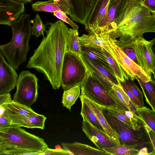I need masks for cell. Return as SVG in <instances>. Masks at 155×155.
I'll list each match as a JSON object with an SVG mask.
<instances>
[{
	"label": "cell",
	"mask_w": 155,
	"mask_h": 155,
	"mask_svg": "<svg viewBox=\"0 0 155 155\" xmlns=\"http://www.w3.org/2000/svg\"><path fill=\"white\" fill-rule=\"evenodd\" d=\"M46 35L28 61L26 68H34L44 75L54 90L61 86L62 70L67 48L69 28L58 20L47 22Z\"/></svg>",
	"instance_id": "6da1fadb"
},
{
	"label": "cell",
	"mask_w": 155,
	"mask_h": 155,
	"mask_svg": "<svg viewBox=\"0 0 155 155\" xmlns=\"http://www.w3.org/2000/svg\"><path fill=\"white\" fill-rule=\"evenodd\" d=\"M150 32H155V20L151 12L137 0H129L120 21L108 35L114 40L125 35L135 38Z\"/></svg>",
	"instance_id": "7a4b0ae2"
},
{
	"label": "cell",
	"mask_w": 155,
	"mask_h": 155,
	"mask_svg": "<svg viewBox=\"0 0 155 155\" xmlns=\"http://www.w3.org/2000/svg\"><path fill=\"white\" fill-rule=\"evenodd\" d=\"M31 24L30 15L23 14L9 25L12 31L11 41L0 45V51L15 70H18V67L26 61L31 35Z\"/></svg>",
	"instance_id": "3957f363"
},
{
	"label": "cell",
	"mask_w": 155,
	"mask_h": 155,
	"mask_svg": "<svg viewBox=\"0 0 155 155\" xmlns=\"http://www.w3.org/2000/svg\"><path fill=\"white\" fill-rule=\"evenodd\" d=\"M0 143L42 153L48 147L42 138L14 125L0 128Z\"/></svg>",
	"instance_id": "277c9868"
},
{
	"label": "cell",
	"mask_w": 155,
	"mask_h": 155,
	"mask_svg": "<svg viewBox=\"0 0 155 155\" xmlns=\"http://www.w3.org/2000/svg\"><path fill=\"white\" fill-rule=\"evenodd\" d=\"M103 108L104 115L111 127L118 134L120 144L135 146L139 150L149 146L150 140L144 127L139 130H134L132 127L110 115Z\"/></svg>",
	"instance_id": "5b68a950"
},
{
	"label": "cell",
	"mask_w": 155,
	"mask_h": 155,
	"mask_svg": "<svg viewBox=\"0 0 155 155\" xmlns=\"http://www.w3.org/2000/svg\"><path fill=\"white\" fill-rule=\"evenodd\" d=\"M87 75V68L77 54L66 51L63 63L61 86L64 91L80 86Z\"/></svg>",
	"instance_id": "8992f818"
},
{
	"label": "cell",
	"mask_w": 155,
	"mask_h": 155,
	"mask_svg": "<svg viewBox=\"0 0 155 155\" xmlns=\"http://www.w3.org/2000/svg\"><path fill=\"white\" fill-rule=\"evenodd\" d=\"M80 87L81 95L103 107H116L115 99L117 97L114 91H109L88 68L87 78Z\"/></svg>",
	"instance_id": "52a82bcc"
},
{
	"label": "cell",
	"mask_w": 155,
	"mask_h": 155,
	"mask_svg": "<svg viewBox=\"0 0 155 155\" xmlns=\"http://www.w3.org/2000/svg\"><path fill=\"white\" fill-rule=\"evenodd\" d=\"M101 35L114 52L117 62L128 79L134 81L137 77L141 81L147 82L152 80L151 74L147 72L128 57L107 33Z\"/></svg>",
	"instance_id": "ba28073f"
},
{
	"label": "cell",
	"mask_w": 155,
	"mask_h": 155,
	"mask_svg": "<svg viewBox=\"0 0 155 155\" xmlns=\"http://www.w3.org/2000/svg\"><path fill=\"white\" fill-rule=\"evenodd\" d=\"M38 81L35 74L28 70L22 71L18 79L13 101L31 107L38 97Z\"/></svg>",
	"instance_id": "9c48e42d"
},
{
	"label": "cell",
	"mask_w": 155,
	"mask_h": 155,
	"mask_svg": "<svg viewBox=\"0 0 155 155\" xmlns=\"http://www.w3.org/2000/svg\"><path fill=\"white\" fill-rule=\"evenodd\" d=\"M129 0H109L106 14L89 35L107 33L114 31L120 21Z\"/></svg>",
	"instance_id": "30bf717a"
},
{
	"label": "cell",
	"mask_w": 155,
	"mask_h": 155,
	"mask_svg": "<svg viewBox=\"0 0 155 155\" xmlns=\"http://www.w3.org/2000/svg\"><path fill=\"white\" fill-rule=\"evenodd\" d=\"M155 37L147 41L143 36L135 38L134 48L140 66L148 73H153L155 68V54L152 47Z\"/></svg>",
	"instance_id": "8fae6325"
},
{
	"label": "cell",
	"mask_w": 155,
	"mask_h": 155,
	"mask_svg": "<svg viewBox=\"0 0 155 155\" xmlns=\"http://www.w3.org/2000/svg\"><path fill=\"white\" fill-rule=\"evenodd\" d=\"M81 115L83 118L82 130L98 149L103 150L104 148L117 145L105 132L92 124L84 115Z\"/></svg>",
	"instance_id": "7c38bea8"
},
{
	"label": "cell",
	"mask_w": 155,
	"mask_h": 155,
	"mask_svg": "<svg viewBox=\"0 0 155 155\" xmlns=\"http://www.w3.org/2000/svg\"><path fill=\"white\" fill-rule=\"evenodd\" d=\"M25 3L16 0H0V24L8 25L24 14Z\"/></svg>",
	"instance_id": "4fadbf2b"
},
{
	"label": "cell",
	"mask_w": 155,
	"mask_h": 155,
	"mask_svg": "<svg viewBox=\"0 0 155 155\" xmlns=\"http://www.w3.org/2000/svg\"><path fill=\"white\" fill-rule=\"evenodd\" d=\"M15 70L0 51V94L9 93L16 87L18 76Z\"/></svg>",
	"instance_id": "5bb4252c"
},
{
	"label": "cell",
	"mask_w": 155,
	"mask_h": 155,
	"mask_svg": "<svg viewBox=\"0 0 155 155\" xmlns=\"http://www.w3.org/2000/svg\"><path fill=\"white\" fill-rule=\"evenodd\" d=\"M70 18L84 25L94 5L90 0H68Z\"/></svg>",
	"instance_id": "9a60e30c"
},
{
	"label": "cell",
	"mask_w": 155,
	"mask_h": 155,
	"mask_svg": "<svg viewBox=\"0 0 155 155\" xmlns=\"http://www.w3.org/2000/svg\"><path fill=\"white\" fill-rule=\"evenodd\" d=\"M81 100L85 102L94 112L105 132L117 145L120 144L119 135L110 127L103 113V108L86 97L81 95Z\"/></svg>",
	"instance_id": "2e32d148"
},
{
	"label": "cell",
	"mask_w": 155,
	"mask_h": 155,
	"mask_svg": "<svg viewBox=\"0 0 155 155\" xmlns=\"http://www.w3.org/2000/svg\"><path fill=\"white\" fill-rule=\"evenodd\" d=\"M12 125L28 128L44 129L46 117L36 113L31 115H21L9 114Z\"/></svg>",
	"instance_id": "e0dca14e"
},
{
	"label": "cell",
	"mask_w": 155,
	"mask_h": 155,
	"mask_svg": "<svg viewBox=\"0 0 155 155\" xmlns=\"http://www.w3.org/2000/svg\"><path fill=\"white\" fill-rule=\"evenodd\" d=\"M109 0H97L85 24V29L89 32L92 30L105 17Z\"/></svg>",
	"instance_id": "ac0fdd59"
},
{
	"label": "cell",
	"mask_w": 155,
	"mask_h": 155,
	"mask_svg": "<svg viewBox=\"0 0 155 155\" xmlns=\"http://www.w3.org/2000/svg\"><path fill=\"white\" fill-rule=\"evenodd\" d=\"M61 143L62 148L68 151L72 155H110L103 150L77 142Z\"/></svg>",
	"instance_id": "d6986e66"
},
{
	"label": "cell",
	"mask_w": 155,
	"mask_h": 155,
	"mask_svg": "<svg viewBox=\"0 0 155 155\" xmlns=\"http://www.w3.org/2000/svg\"><path fill=\"white\" fill-rule=\"evenodd\" d=\"M79 40L81 46L104 48L117 62L114 52L108 44L101 36L97 34L87 35L83 34L79 37Z\"/></svg>",
	"instance_id": "ffe728a7"
},
{
	"label": "cell",
	"mask_w": 155,
	"mask_h": 155,
	"mask_svg": "<svg viewBox=\"0 0 155 155\" xmlns=\"http://www.w3.org/2000/svg\"><path fill=\"white\" fill-rule=\"evenodd\" d=\"M119 38L118 40H113L128 57L140 66L134 48L135 38L127 35H123Z\"/></svg>",
	"instance_id": "44dd1931"
},
{
	"label": "cell",
	"mask_w": 155,
	"mask_h": 155,
	"mask_svg": "<svg viewBox=\"0 0 155 155\" xmlns=\"http://www.w3.org/2000/svg\"><path fill=\"white\" fill-rule=\"evenodd\" d=\"M81 47L82 53L90 60L104 65L113 71L102 52L101 48L86 46Z\"/></svg>",
	"instance_id": "7402d4cb"
},
{
	"label": "cell",
	"mask_w": 155,
	"mask_h": 155,
	"mask_svg": "<svg viewBox=\"0 0 155 155\" xmlns=\"http://www.w3.org/2000/svg\"><path fill=\"white\" fill-rule=\"evenodd\" d=\"M135 78L142 90L147 103L155 112V81L152 78L151 81L144 82L137 77Z\"/></svg>",
	"instance_id": "603a6c76"
},
{
	"label": "cell",
	"mask_w": 155,
	"mask_h": 155,
	"mask_svg": "<svg viewBox=\"0 0 155 155\" xmlns=\"http://www.w3.org/2000/svg\"><path fill=\"white\" fill-rule=\"evenodd\" d=\"M79 37L78 30L69 28L67 39L66 51L75 54L80 56L82 53Z\"/></svg>",
	"instance_id": "cb8c5ba5"
},
{
	"label": "cell",
	"mask_w": 155,
	"mask_h": 155,
	"mask_svg": "<svg viewBox=\"0 0 155 155\" xmlns=\"http://www.w3.org/2000/svg\"><path fill=\"white\" fill-rule=\"evenodd\" d=\"M42 152L21 148L6 143H0V155H41Z\"/></svg>",
	"instance_id": "d4e9b609"
},
{
	"label": "cell",
	"mask_w": 155,
	"mask_h": 155,
	"mask_svg": "<svg viewBox=\"0 0 155 155\" xmlns=\"http://www.w3.org/2000/svg\"><path fill=\"white\" fill-rule=\"evenodd\" d=\"M2 106L5 108L6 112L10 114L27 115H31L36 113L31 107L13 100Z\"/></svg>",
	"instance_id": "484cf974"
},
{
	"label": "cell",
	"mask_w": 155,
	"mask_h": 155,
	"mask_svg": "<svg viewBox=\"0 0 155 155\" xmlns=\"http://www.w3.org/2000/svg\"><path fill=\"white\" fill-rule=\"evenodd\" d=\"M80 57L87 68L94 74L107 90L110 92L112 91V87L114 84L100 72L85 55L82 53Z\"/></svg>",
	"instance_id": "4316f807"
},
{
	"label": "cell",
	"mask_w": 155,
	"mask_h": 155,
	"mask_svg": "<svg viewBox=\"0 0 155 155\" xmlns=\"http://www.w3.org/2000/svg\"><path fill=\"white\" fill-rule=\"evenodd\" d=\"M103 150L111 155H137L140 150L135 146L121 144L104 148Z\"/></svg>",
	"instance_id": "83f0119b"
},
{
	"label": "cell",
	"mask_w": 155,
	"mask_h": 155,
	"mask_svg": "<svg viewBox=\"0 0 155 155\" xmlns=\"http://www.w3.org/2000/svg\"><path fill=\"white\" fill-rule=\"evenodd\" d=\"M80 89V86H78L64 91L62 101L64 106L71 110V107L79 96Z\"/></svg>",
	"instance_id": "f1b7e54d"
},
{
	"label": "cell",
	"mask_w": 155,
	"mask_h": 155,
	"mask_svg": "<svg viewBox=\"0 0 155 155\" xmlns=\"http://www.w3.org/2000/svg\"><path fill=\"white\" fill-rule=\"evenodd\" d=\"M101 48L102 52L118 79L122 81L128 79V78L119 63L106 50L103 48Z\"/></svg>",
	"instance_id": "f546056e"
},
{
	"label": "cell",
	"mask_w": 155,
	"mask_h": 155,
	"mask_svg": "<svg viewBox=\"0 0 155 155\" xmlns=\"http://www.w3.org/2000/svg\"><path fill=\"white\" fill-rule=\"evenodd\" d=\"M140 117L146 124L155 132V112L147 107L136 108Z\"/></svg>",
	"instance_id": "4dcf8cb0"
},
{
	"label": "cell",
	"mask_w": 155,
	"mask_h": 155,
	"mask_svg": "<svg viewBox=\"0 0 155 155\" xmlns=\"http://www.w3.org/2000/svg\"><path fill=\"white\" fill-rule=\"evenodd\" d=\"M81 101L82 105L81 114L84 115L92 124L105 132L94 112L85 102L82 100Z\"/></svg>",
	"instance_id": "1f68e13d"
},
{
	"label": "cell",
	"mask_w": 155,
	"mask_h": 155,
	"mask_svg": "<svg viewBox=\"0 0 155 155\" xmlns=\"http://www.w3.org/2000/svg\"><path fill=\"white\" fill-rule=\"evenodd\" d=\"M31 22L32 24L31 27V35L37 37L42 35L44 36V33L45 31H46V30L38 14H36L35 17L31 20Z\"/></svg>",
	"instance_id": "d6a6232c"
},
{
	"label": "cell",
	"mask_w": 155,
	"mask_h": 155,
	"mask_svg": "<svg viewBox=\"0 0 155 155\" xmlns=\"http://www.w3.org/2000/svg\"><path fill=\"white\" fill-rule=\"evenodd\" d=\"M103 107L107 110L109 114L126 124L133 127L130 120L125 115V111L121 110L116 107Z\"/></svg>",
	"instance_id": "836d02e7"
},
{
	"label": "cell",
	"mask_w": 155,
	"mask_h": 155,
	"mask_svg": "<svg viewBox=\"0 0 155 155\" xmlns=\"http://www.w3.org/2000/svg\"><path fill=\"white\" fill-rule=\"evenodd\" d=\"M112 89L119 100L129 108L131 100L120 84H114Z\"/></svg>",
	"instance_id": "e575fe53"
},
{
	"label": "cell",
	"mask_w": 155,
	"mask_h": 155,
	"mask_svg": "<svg viewBox=\"0 0 155 155\" xmlns=\"http://www.w3.org/2000/svg\"><path fill=\"white\" fill-rule=\"evenodd\" d=\"M124 82L139 100L142 104L144 106L143 91L140 90L134 82V81H131L128 79L125 80Z\"/></svg>",
	"instance_id": "d590c367"
},
{
	"label": "cell",
	"mask_w": 155,
	"mask_h": 155,
	"mask_svg": "<svg viewBox=\"0 0 155 155\" xmlns=\"http://www.w3.org/2000/svg\"><path fill=\"white\" fill-rule=\"evenodd\" d=\"M119 81L124 90L130 98L131 101L134 104L136 108L141 107L144 106L142 104L140 101L124 81L120 80H119Z\"/></svg>",
	"instance_id": "8d00e7d4"
},
{
	"label": "cell",
	"mask_w": 155,
	"mask_h": 155,
	"mask_svg": "<svg viewBox=\"0 0 155 155\" xmlns=\"http://www.w3.org/2000/svg\"><path fill=\"white\" fill-rule=\"evenodd\" d=\"M67 14L62 11H58L53 13V15L56 18L63 22L70 25L73 29L78 30L79 27L72 20L69 18Z\"/></svg>",
	"instance_id": "74e56055"
},
{
	"label": "cell",
	"mask_w": 155,
	"mask_h": 155,
	"mask_svg": "<svg viewBox=\"0 0 155 155\" xmlns=\"http://www.w3.org/2000/svg\"><path fill=\"white\" fill-rule=\"evenodd\" d=\"M41 155H72L70 152L62 148L53 149L48 147L42 153Z\"/></svg>",
	"instance_id": "f35d334b"
},
{
	"label": "cell",
	"mask_w": 155,
	"mask_h": 155,
	"mask_svg": "<svg viewBox=\"0 0 155 155\" xmlns=\"http://www.w3.org/2000/svg\"><path fill=\"white\" fill-rule=\"evenodd\" d=\"M150 137L153 147L152 151L149 153V155H155V132L147 125H144Z\"/></svg>",
	"instance_id": "ab89813d"
},
{
	"label": "cell",
	"mask_w": 155,
	"mask_h": 155,
	"mask_svg": "<svg viewBox=\"0 0 155 155\" xmlns=\"http://www.w3.org/2000/svg\"><path fill=\"white\" fill-rule=\"evenodd\" d=\"M12 125L8 114L6 110L0 115V128L9 127Z\"/></svg>",
	"instance_id": "60d3db41"
},
{
	"label": "cell",
	"mask_w": 155,
	"mask_h": 155,
	"mask_svg": "<svg viewBox=\"0 0 155 155\" xmlns=\"http://www.w3.org/2000/svg\"><path fill=\"white\" fill-rule=\"evenodd\" d=\"M12 100L10 93L0 94V106H3Z\"/></svg>",
	"instance_id": "b9f144b4"
},
{
	"label": "cell",
	"mask_w": 155,
	"mask_h": 155,
	"mask_svg": "<svg viewBox=\"0 0 155 155\" xmlns=\"http://www.w3.org/2000/svg\"><path fill=\"white\" fill-rule=\"evenodd\" d=\"M142 4L151 13H155V0H144Z\"/></svg>",
	"instance_id": "7bdbcfd3"
},
{
	"label": "cell",
	"mask_w": 155,
	"mask_h": 155,
	"mask_svg": "<svg viewBox=\"0 0 155 155\" xmlns=\"http://www.w3.org/2000/svg\"><path fill=\"white\" fill-rule=\"evenodd\" d=\"M149 151L148 148L146 147H144L141 149L137 155H149Z\"/></svg>",
	"instance_id": "ee69618b"
},
{
	"label": "cell",
	"mask_w": 155,
	"mask_h": 155,
	"mask_svg": "<svg viewBox=\"0 0 155 155\" xmlns=\"http://www.w3.org/2000/svg\"><path fill=\"white\" fill-rule=\"evenodd\" d=\"M152 49L154 54H155V43L153 44V46ZM153 74V78H154V79L155 81V68H154V71Z\"/></svg>",
	"instance_id": "f6af8a7d"
},
{
	"label": "cell",
	"mask_w": 155,
	"mask_h": 155,
	"mask_svg": "<svg viewBox=\"0 0 155 155\" xmlns=\"http://www.w3.org/2000/svg\"><path fill=\"white\" fill-rule=\"evenodd\" d=\"M20 2L27 4L28 3H31L33 0H16Z\"/></svg>",
	"instance_id": "bcb514c9"
},
{
	"label": "cell",
	"mask_w": 155,
	"mask_h": 155,
	"mask_svg": "<svg viewBox=\"0 0 155 155\" xmlns=\"http://www.w3.org/2000/svg\"><path fill=\"white\" fill-rule=\"evenodd\" d=\"M55 149H61V147L59 145H57L55 146Z\"/></svg>",
	"instance_id": "7dc6e473"
},
{
	"label": "cell",
	"mask_w": 155,
	"mask_h": 155,
	"mask_svg": "<svg viewBox=\"0 0 155 155\" xmlns=\"http://www.w3.org/2000/svg\"><path fill=\"white\" fill-rule=\"evenodd\" d=\"M97 0H90V1L93 4H95Z\"/></svg>",
	"instance_id": "c3c4849f"
},
{
	"label": "cell",
	"mask_w": 155,
	"mask_h": 155,
	"mask_svg": "<svg viewBox=\"0 0 155 155\" xmlns=\"http://www.w3.org/2000/svg\"><path fill=\"white\" fill-rule=\"evenodd\" d=\"M152 16L155 20V13H151Z\"/></svg>",
	"instance_id": "681fc988"
},
{
	"label": "cell",
	"mask_w": 155,
	"mask_h": 155,
	"mask_svg": "<svg viewBox=\"0 0 155 155\" xmlns=\"http://www.w3.org/2000/svg\"><path fill=\"white\" fill-rule=\"evenodd\" d=\"M138 1H139V2L141 3H142L143 2H144V0H137Z\"/></svg>",
	"instance_id": "f907efd6"
}]
</instances>
